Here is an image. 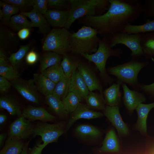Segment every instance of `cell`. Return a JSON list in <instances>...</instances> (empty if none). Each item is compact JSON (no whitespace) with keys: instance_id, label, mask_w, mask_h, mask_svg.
I'll list each match as a JSON object with an SVG mask.
<instances>
[{"instance_id":"49","label":"cell","mask_w":154,"mask_h":154,"mask_svg":"<svg viewBox=\"0 0 154 154\" xmlns=\"http://www.w3.org/2000/svg\"><path fill=\"white\" fill-rule=\"evenodd\" d=\"M6 134L4 133H1L0 134V146L2 147L4 144L5 138Z\"/></svg>"},{"instance_id":"45","label":"cell","mask_w":154,"mask_h":154,"mask_svg":"<svg viewBox=\"0 0 154 154\" xmlns=\"http://www.w3.org/2000/svg\"><path fill=\"white\" fill-rule=\"evenodd\" d=\"M30 29L25 28L19 30L17 34L19 38L22 40H25L27 38L30 34Z\"/></svg>"},{"instance_id":"38","label":"cell","mask_w":154,"mask_h":154,"mask_svg":"<svg viewBox=\"0 0 154 154\" xmlns=\"http://www.w3.org/2000/svg\"><path fill=\"white\" fill-rule=\"evenodd\" d=\"M87 106L90 108L104 110L106 107L102 98L99 95L90 92L85 99Z\"/></svg>"},{"instance_id":"15","label":"cell","mask_w":154,"mask_h":154,"mask_svg":"<svg viewBox=\"0 0 154 154\" xmlns=\"http://www.w3.org/2000/svg\"><path fill=\"white\" fill-rule=\"evenodd\" d=\"M68 10H48L44 16L50 26L56 28L64 27L68 19Z\"/></svg>"},{"instance_id":"25","label":"cell","mask_w":154,"mask_h":154,"mask_svg":"<svg viewBox=\"0 0 154 154\" xmlns=\"http://www.w3.org/2000/svg\"><path fill=\"white\" fill-rule=\"evenodd\" d=\"M46 104L59 116L66 117L68 113L66 110L62 100L52 94L45 96Z\"/></svg>"},{"instance_id":"42","label":"cell","mask_w":154,"mask_h":154,"mask_svg":"<svg viewBox=\"0 0 154 154\" xmlns=\"http://www.w3.org/2000/svg\"><path fill=\"white\" fill-rule=\"evenodd\" d=\"M3 1L20 9L32 6V0H4Z\"/></svg>"},{"instance_id":"48","label":"cell","mask_w":154,"mask_h":154,"mask_svg":"<svg viewBox=\"0 0 154 154\" xmlns=\"http://www.w3.org/2000/svg\"><path fill=\"white\" fill-rule=\"evenodd\" d=\"M7 116L5 114H1L0 115V124L2 125L5 123L7 120Z\"/></svg>"},{"instance_id":"6","label":"cell","mask_w":154,"mask_h":154,"mask_svg":"<svg viewBox=\"0 0 154 154\" xmlns=\"http://www.w3.org/2000/svg\"><path fill=\"white\" fill-rule=\"evenodd\" d=\"M148 62H140L132 58L123 64L110 68L108 71L110 74L116 76L119 82L134 85L137 83V77L140 71L148 64Z\"/></svg>"},{"instance_id":"14","label":"cell","mask_w":154,"mask_h":154,"mask_svg":"<svg viewBox=\"0 0 154 154\" xmlns=\"http://www.w3.org/2000/svg\"><path fill=\"white\" fill-rule=\"evenodd\" d=\"M77 70L83 79L90 92L98 90L102 92V89L101 84L88 65L81 62Z\"/></svg>"},{"instance_id":"28","label":"cell","mask_w":154,"mask_h":154,"mask_svg":"<svg viewBox=\"0 0 154 154\" xmlns=\"http://www.w3.org/2000/svg\"><path fill=\"white\" fill-rule=\"evenodd\" d=\"M154 31V19L148 20L141 25L130 24L126 26L121 32L129 34L145 33Z\"/></svg>"},{"instance_id":"26","label":"cell","mask_w":154,"mask_h":154,"mask_svg":"<svg viewBox=\"0 0 154 154\" xmlns=\"http://www.w3.org/2000/svg\"><path fill=\"white\" fill-rule=\"evenodd\" d=\"M24 145L22 139L9 137L0 154H20Z\"/></svg>"},{"instance_id":"23","label":"cell","mask_w":154,"mask_h":154,"mask_svg":"<svg viewBox=\"0 0 154 154\" xmlns=\"http://www.w3.org/2000/svg\"><path fill=\"white\" fill-rule=\"evenodd\" d=\"M140 44L143 55L147 59L154 57V31L142 33Z\"/></svg>"},{"instance_id":"13","label":"cell","mask_w":154,"mask_h":154,"mask_svg":"<svg viewBox=\"0 0 154 154\" xmlns=\"http://www.w3.org/2000/svg\"><path fill=\"white\" fill-rule=\"evenodd\" d=\"M102 113L94 111L90 109L87 106L80 103L72 114L67 125V129L70 127L74 123L79 119H90L103 116Z\"/></svg>"},{"instance_id":"27","label":"cell","mask_w":154,"mask_h":154,"mask_svg":"<svg viewBox=\"0 0 154 154\" xmlns=\"http://www.w3.org/2000/svg\"><path fill=\"white\" fill-rule=\"evenodd\" d=\"M61 56L52 52H46L43 54L40 60V72L48 68L60 64L61 62Z\"/></svg>"},{"instance_id":"21","label":"cell","mask_w":154,"mask_h":154,"mask_svg":"<svg viewBox=\"0 0 154 154\" xmlns=\"http://www.w3.org/2000/svg\"><path fill=\"white\" fill-rule=\"evenodd\" d=\"M0 108L6 110L12 116L19 117L22 115V112L19 103L14 97L6 95L0 98Z\"/></svg>"},{"instance_id":"41","label":"cell","mask_w":154,"mask_h":154,"mask_svg":"<svg viewBox=\"0 0 154 154\" xmlns=\"http://www.w3.org/2000/svg\"><path fill=\"white\" fill-rule=\"evenodd\" d=\"M143 5L144 17H154V0H146Z\"/></svg>"},{"instance_id":"17","label":"cell","mask_w":154,"mask_h":154,"mask_svg":"<svg viewBox=\"0 0 154 154\" xmlns=\"http://www.w3.org/2000/svg\"><path fill=\"white\" fill-rule=\"evenodd\" d=\"M20 13L29 18L34 27H38L41 33L46 35L50 31V25L44 15L33 9L30 12H22Z\"/></svg>"},{"instance_id":"2","label":"cell","mask_w":154,"mask_h":154,"mask_svg":"<svg viewBox=\"0 0 154 154\" xmlns=\"http://www.w3.org/2000/svg\"><path fill=\"white\" fill-rule=\"evenodd\" d=\"M69 15L64 28L68 29L76 20L84 16L101 15L108 9L109 0H69Z\"/></svg>"},{"instance_id":"40","label":"cell","mask_w":154,"mask_h":154,"mask_svg":"<svg viewBox=\"0 0 154 154\" xmlns=\"http://www.w3.org/2000/svg\"><path fill=\"white\" fill-rule=\"evenodd\" d=\"M32 4L33 9L44 15L48 10V0H32Z\"/></svg>"},{"instance_id":"8","label":"cell","mask_w":154,"mask_h":154,"mask_svg":"<svg viewBox=\"0 0 154 154\" xmlns=\"http://www.w3.org/2000/svg\"><path fill=\"white\" fill-rule=\"evenodd\" d=\"M64 131L63 123L50 124L44 122L34 128L33 134L41 136L43 141L42 144L45 147L50 143L56 142Z\"/></svg>"},{"instance_id":"39","label":"cell","mask_w":154,"mask_h":154,"mask_svg":"<svg viewBox=\"0 0 154 154\" xmlns=\"http://www.w3.org/2000/svg\"><path fill=\"white\" fill-rule=\"evenodd\" d=\"M48 7L54 9L69 10V0H48Z\"/></svg>"},{"instance_id":"47","label":"cell","mask_w":154,"mask_h":154,"mask_svg":"<svg viewBox=\"0 0 154 154\" xmlns=\"http://www.w3.org/2000/svg\"><path fill=\"white\" fill-rule=\"evenodd\" d=\"M44 148L42 144H38L32 149L30 154H41Z\"/></svg>"},{"instance_id":"5","label":"cell","mask_w":154,"mask_h":154,"mask_svg":"<svg viewBox=\"0 0 154 154\" xmlns=\"http://www.w3.org/2000/svg\"><path fill=\"white\" fill-rule=\"evenodd\" d=\"M71 33L64 27L55 28L47 34L42 46L45 52H52L63 56L70 53L69 38Z\"/></svg>"},{"instance_id":"50","label":"cell","mask_w":154,"mask_h":154,"mask_svg":"<svg viewBox=\"0 0 154 154\" xmlns=\"http://www.w3.org/2000/svg\"><path fill=\"white\" fill-rule=\"evenodd\" d=\"M29 142L26 143L24 145L23 150L20 154H27L28 147Z\"/></svg>"},{"instance_id":"10","label":"cell","mask_w":154,"mask_h":154,"mask_svg":"<svg viewBox=\"0 0 154 154\" xmlns=\"http://www.w3.org/2000/svg\"><path fill=\"white\" fill-rule=\"evenodd\" d=\"M34 128L31 121L21 116L10 125L9 137L21 139L27 138L33 134Z\"/></svg>"},{"instance_id":"20","label":"cell","mask_w":154,"mask_h":154,"mask_svg":"<svg viewBox=\"0 0 154 154\" xmlns=\"http://www.w3.org/2000/svg\"><path fill=\"white\" fill-rule=\"evenodd\" d=\"M154 108V102L147 104L141 103L136 108L138 118L136 124L137 129L144 133H147L146 121L150 110Z\"/></svg>"},{"instance_id":"29","label":"cell","mask_w":154,"mask_h":154,"mask_svg":"<svg viewBox=\"0 0 154 154\" xmlns=\"http://www.w3.org/2000/svg\"><path fill=\"white\" fill-rule=\"evenodd\" d=\"M69 53L62 56V60L60 64L65 76L70 77L73 72L77 69L81 62L71 56L69 54Z\"/></svg>"},{"instance_id":"22","label":"cell","mask_w":154,"mask_h":154,"mask_svg":"<svg viewBox=\"0 0 154 154\" xmlns=\"http://www.w3.org/2000/svg\"><path fill=\"white\" fill-rule=\"evenodd\" d=\"M121 82H118L106 89L104 92L106 102L108 106H117L119 104L121 98L120 85Z\"/></svg>"},{"instance_id":"4","label":"cell","mask_w":154,"mask_h":154,"mask_svg":"<svg viewBox=\"0 0 154 154\" xmlns=\"http://www.w3.org/2000/svg\"><path fill=\"white\" fill-rule=\"evenodd\" d=\"M107 35L103 36L100 39L96 51L91 54H83L80 55L90 62L93 63L99 70L100 75L106 82L110 83V77L106 71V65L108 59L111 56L120 58L122 51L120 48L113 49L109 46Z\"/></svg>"},{"instance_id":"33","label":"cell","mask_w":154,"mask_h":154,"mask_svg":"<svg viewBox=\"0 0 154 154\" xmlns=\"http://www.w3.org/2000/svg\"><path fill=\"white\" fill-rule=\"evenodd\" d=\"M0 5L2 7L0 10V19L4 23L9 25L11 17L17 13L20 9L2 1H0Z\"/></svg>"},{"instance_id":"32","label":"cell","mask_w":154,"mask_h":154,"mask_svg":"<svg viewBox=\"0 0 154 154\" xmlns=\"http://www.w3.org/2000/svg\"><path fill=\"white\" fill-rule=\"evenodd\" d=\"M76 131L77 134L84 139H94L99 137L101 133L96 127L89 125L82 124L78 126Z\"/></svg>"},{"instance_id":"51","label":"cell","mask_w":154,"mask_h":154,"mask_svg":"<svg viewBox=\"0 0 154 154\" xmlns=\"http://www.w3.org/2000/svg\"><path fill=\"white\" fill-rule=\"evenodd\" d=\"M149 154H154V146L152 148Z\"/></svg>"},{"instance_id":"16","label":"cell","mask_w":154,"mask_h":154,"mask_svg":"<svg viewBox=\"0 0 154 154\" xmlns=\"http://www.w3.org/2000/svg\"><path fill=\"white\" fill-rule=\"evenodd\" d=\"M22 116L30 121L40 120L44 122L52 121L55 117L42 107L31 106L24 109Z\"/></svg>"},{"instance_id":"3","label":"cell","mask_w":154,"mask_h":154,"mask_svg":"<svg viewBox=\"0 0 154 154\" xmlns=\"http://www.w3.org/2000/svg\"><path fill=\"white\" fill-rule=\"evenodd\" d=\"M98 35L96 29L85 25L76 32L71 33L69 38L70 53L77 55L95 53L100 39Z\"/></svg>"},{"instance_id":"11","label":"cell","mask_w":154,"mask_h":154,"mask_svg":"<svg viewBox=\"0 0 154 154\" xmlns=\"http://www.w3.org/2000/svg\"><path fill=\"white\" fill-rule=\"evenodd\" d=\"M104 114L109 121L121 135H127L129 129L126 124L123 120L117 106L106 107Z\"/></svg>"},{"instance_id":"24","label":"cell","mask_w":154,"mask_h":154,"mask_svg":"<svg viewBox=\"0 0 154 154\" xmlns=\"http://www.w3.org/2000/svg\"><path fill=\"white\" fill-rule=\"evenodd\" d=\"M119 145L115 131L109 130L106 134L102 145L100 149L102 152H116L119 151Z\"/></svg>"},{"instance_id":"31","label":"cell","mask_w":154,"mask_h":154,"mask_svg":"<svg viewBox=\"0 0 154 154\" xmlns=\"http://www.w3.org/2000/svg\"><path fill=\"white\" fill-rule=\"evenodd\" d=\"M9 26L17 31L25 28L31 29L34 27L31 21H29L25 16L21 13L15 15L11 17Z\"/></svg>"},{"instance_id":"43","label":"cell","mask_w":154,"mask_h":154,"mask_svg":"<svg viewBox=\"0 0 154 154\" xmlns=\"http://www.w3.org/2000/svg\"><path fill=\"white\" fill-rule=\"evenodd\" d=\"M12 86L11 82L5 78L0 76V91L2 93L7 92Z\"/></svg>"},{"instance_id":"30","label":"cell","mask_w":154,"mask_h":154,"mask_svg":"<svg viewBox=\"0 0 154 154\" xmlns=\"http://www.w3.org/2000/svg\"><path fill=\"white\" fill-rule=\"evenodd\" d=\"M82 99L75 92L69 91L67 95L62 100L64 107L68 113H72L77 108Z\"/></svg>"},{"instance_id":"35","label":"cell","mask_w":154,"mask_h":154,"mask_svg":"<svg viewBox=\"0 0 154 154\" xmlns=\"http://www.w3.org/2000/svg\"><path fill=\"white\" fill-rule=\"evenodd\" d=\"M0 75L11 81L20 78V74L17 70L6 61L0 62Z\"/></svg>"},{"instance_id":"1","label":"cell","mask_w":154,"mask_h":154,"mask_svg":"<svg viewBox=\"0 0 154 154\" xmlns=\"http://www.w3.org/2000/svg\"><path fill=\"white\" fill-rule=\"evenodd\" d=\"M107 11L99 16H84L78 19L83 25L96 29L103 36L120 32L127 25L139 18L143 13V5L138 1L109 0Z\"/></svg>"},{"instance_id":"19","label":"cell","mask_w":154,"mask_h":154,"mask_svg":"<svg viewBox=\"0 0 154 154\" xmlns=\"http://www.w3.org/2000/svg\"><path fill=\"white\" fill-rule=\"evenodd\" d=\"M33 79L39 92L45 96L52 94L55 83L41 73L34 74Z\"/></svg>"},{"instance_id":"18","label":"cell","mask_w":154,"mask_h":154,"mask_svg":"<svg viewBox=\"0 0 154 154\" xmlns=\"http://www.w3.org/2000/svg\"><path fill=\"white\" fill-rule=\"evenodd\" d=\"M69 90L75 92L85 100L90 92L78 70H75L71 76Z\"/></svg>"},{"instance_id":"44","label":"cell","mask_w":154,"mask_h":154,"mask_svg":"<svg viewBox=\"0 0 154 154\" xmlns=\"http://www.w3.org/2000/svg\"><path fill=\"white\" fill-rule=\"evenodd\" d=\"M38 56L36 52L31 50L28 52L26 56L25 60L26 62L29 64H35L37 61Z\"/></svg>"},{"instance_id":"34","label":"cell","mask_w":154,"mask_h":154,"mask_svg":"<svg viewBox=\"0 0 154 154\" xmlns=\"http://www.w3.org/2000/svg\"><path fill=\"white\" fill-rule=\"evenodd\" d=\"M40 73L56 84L66 76L60 63L48 68Z\"/></svg>"},{"instance_id":"46","label":"cell","mask_w":154,"mask_h":154,"mask_svg":"<svg viewBox=\"0 0 154 154\" xmlns=\"http://www.w3.org/2000/svg\"><path fill=\"white\" fill-rule=\"evenodd\" d=\"M154 63L153 58L151 59ZM141 89L145 93L154 96V82L149 85H144L141 86Z\"/></svg>"},{"instance_id":"7","label":"cell","mask_w":154,"mask_h":154,"mask_svg":"<svg viewBox=\"0 0 154 154\" xmlns=\"http://www.w3.org/2000/svg\"><path fill=\"white\" fill-rule=\"evenodd\" d=\"M142 35L141 33L129 34L118 32L108 35V42L112 48L118 44L125 45L131 50L132 58L138 59L143 54L140 44Z\"/></svg>"},{"instance_id":"12","label":"cell","mask_w":154,"mask_h":154,"mask_svg":"<svg viewBox=\"0 0 154 154\" xmlns=\"http://www.w3.org/2000/svg\"><path fill=\"white\" fill-rule=\"evenodd\" d=\"M122 86L124 104L127 110L132 112L145 100V98L142 93L129 89L125 84H123Z\"/></svg>"},{"instance_id":"37","label":"cell","mask_w":154,"mask_h":154,"mask_svg":"<svg viewBox=\"0 0 154 154\" xmlns=\"http://www.w3.org/2000/svg\"><path fill=\"white\" fill-rule=\"evenodd\" d=\"M30 46L31 44H29L21 46L17 52L12 54L7 58L8 61L17 70L23 58L28 53Z\"/></svg>"},{"instance_id":"36","label":"cell","mask_w":154,"mask_h":154,"mask_svg":"<svg viewBox=\"0 0 154 154\" xmlns=\"http://www.w3.org/2000/svg\"><path fill=\"white\" fill-rule=\"evenodd\" d=\"M71 79V77L66 76L56 83L52 94L62 100L68 92Z\"/></svg>"},{"instance_id":"9","label":"cell","mask_w":154,"mask_h":154,"mask_svg":"<svg viewBox=\"0 0 154 154\" xmlns=\"http://www.w3.org/2000/svg\"><path fill=\"white\" fill-rule=\"evenodd\" d=\"M11 82L12 86L26 100L33 103H39L40 97L33 79L26 80L20 77Z\"/></svg>"}]
</instances>
